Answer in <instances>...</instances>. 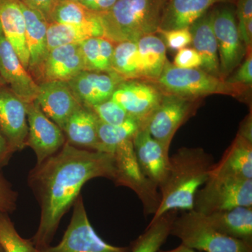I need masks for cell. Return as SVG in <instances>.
<instances>
[{"instance_id":"6da1fadb","label":"cell","mask_w":252,"mask_h":252,"mask_svg":"<svg viewBox=\"0 0 252 252\" xmlns=\"http://www.w3.org/2000/svg\"><path fill=\"white\" fill-rule=\"evenodd\" d=\"M104 177L115 183L117 172L112 156L80 149L66 142L30 172V187L39 201L40 220L31 241L38 250L48 248L60 222L79 196L88 181Z\"/></svg>"},{"instance_id":"7a4b0ae2","label":"cell","mask_w":252,"mask_h":252,"mask_svg":"<svg viewBox=\"0 0 252 252\" xmlns=\"http://www.w3.org/2000/svg\"><path fill=\"white\" fill-rule=\"evenodd\" d=\"M213 157L202 148H181L169 158L165 180L159 187L160 201L152 220L172 210H193L194 198L206 182Z\"/></svg>"},{"instance_id":"3957f363","label":"cell","mask_w":252,"mask_h":252,"mask_svg":"<svg viewBox=\"0 0 252 252\" xmlns=\"http://www.w3.org/2000/svg\"><path fill=\"white\" fill-rule=\"evenodd\" d=\"M166 0H117L105 12L97 13L102 37L114 44L137 41L160 29Z\"/></svg>"},{"instance_id":"277c9868","label":"cell","mask_w":252,"mask_h":252,"mask_svg":"<svg viewBox=\"0 0 252 252\" xmlns=\"http://www.w3.org/2000/svg\"><path fill=\"white\" fill-rule=\"evenodd\" d=\"M164 94H173L192 100L213 94L244 97L249 86L229 84L215 77L201 68L183 69L167 60L160 77L154 82Z\"/></svg>"},{"instance_id":"5b68a950","label":"cell","mask_w":252,"mask_h":252,"mask_svg":"<svg viewBox=\"0 0 252 252\" xmlns=\"http://www.w3.org/2000/svg\"><path fill=\"white\" fill-rule=\"evenodd\" d=\"M170 235L182 244L204 252H252V244L227 236L212 228L198 212L185 211L176 217Z\"/></svg>"},{"instance_id":"8992f818","label":"cell","mask_w":252,"mask_h":252,"mask_svg":"<svg viewBox=\"0 0 252 252\" xmlns=\"http://www.w3.org/2000/svg\"><path fill=\"white\" fill-rule=\"evenodd\" d=\"M132 138L126 139L106 152L114 160L117 179L115 184L133 190L146 215H154L160 205V195L153 183L144 176L136 158Z\"/></svg>"},{"instance_id":"52a82bcc","label":"cell","mask_w":252,"mask_h":252,"mask_svg":"<svg viewBox=\"0 0 252 252\" xmlns=\"http://www.w3.org/2000/svg\"><path fill=\"white\" fill-rule=\"evenodd\" d=\"M194 198V211L200 215L237 207H252V180L208 177Z\"/></svg>"},{"instance_id":"ba28073f","label":"cell","mask_w":252,"mask_h":252,"mask_svg":"<svg viewBox=\"0 0 252 252\" xmlns=\"http://www.w3.org/2000/svg\"><path fill=\"white\" fill-rule=\"evenodd\" d=\"M40 252H130V248L109 245L95 233L86 213L82 197L74 203L70 223L59 245L39 250Z\"/></svg>"},{"instance_id":"9c48e42d","label":"cell","mask_w":252,"mask_h":252,"mask_svg":"<svg viewBox=\"0 0 252 252\" xmlns=\"http://www.w3.org/2000/svg\"><path fill=\"white\" fill-rule=\"evenodd\" d=\"M212 23L216 37L220 75L223 79L243 62L248 49L239 34L236 14L228 6L212 10Z\"/></svg>"},{"instance_id":"30bf717a","label":"cell","mask_w":252,"mask_h":252,"mask_svg":"<svg viewBox=\"0 0 252 252\" xmlns=\"http://www.w3.org/2000/svg\"><path fill=\"white\" fill-rule=\"evenodd\" d=\"M198 101L164 94L160 104L141 127H145L169 151L176 132L193 115Z\"/></svg>"},{"instance_id":"8fae6325","label":"cell","mask_w":252,"mask_h":252,"mask_svg":"<svg viewBox=\"0 0 252 252\" xmlns=\"http://www.w3.org/2000/svg\"><path fill=\"white\" fill-rule=\"evenodd\" d=\"M28 124L27 146L36 154V164L41 163L62 148L65 136L59 126L42 112L36 100L26 103Z\"/></svg>"},{"instance_id":"7c38bea8","label":"cell","mask_w":252,"mask_h":252,"mask_svg":"<svg viewBox=\"0 0 252 252\" xmlns=\"http://www.w3.org/2000/svg\"><path fill=\"white\" fill-rule=\"evenodd\" d=\"M163 95L154 83L132 79L122 81L112 98L124 107L129 117L140 122L142 126L160 104Z\"/></svg>"},{"instance_id":"4fadbf2b","label":"cell","mask_w":252,"mask_h":252,"mask_svg":"<svg viewBox=\"0 0 252 252\" xmlns=\"http://www.w3.org/2000/svg\"><path fill=\"white\" fill-rule=\"evenodd\" d=\"M0 133L13 153L27 147L26 103L6 85L0 86Z\"/></svg>"},{"instance_id":"5bb4252c","label":"cell","mask_w":252,"mask_h":252,"mask_svg":"<svg viewBox=\"0 0 252 252\" xmlns=\"http://www.w3.org/2000/svg\"><path fill=\"white\" fill-rule=\"evenodd\" d=\"M0 76L9 87L25 103L36 100L39 91L31 74L23 66L14 49L6 40L0 26Z\"/></svg>"},{"instance_id":"9a60e30c","label":"cell","mask_w":252,"mask_h":252,"mask_svg":"<svg viewBox=\"0 0 252 252\" xmlns=\"http://www.w3.org/2000/svg\"><path fill=\"white\" fill-rule=\"evenodd\" d=\"M38 85L36 102L42 112L63 130L69 117L82 104L65 81H46Z\"/></svg>"},{"instance_id":"2e32d148","label":"cell","mask_w":252,"mask_h":252,"mask_svg":"<svg viewBox=\"0 0 252 252\" xmlns=\"http://www.w3.org/2000/svg\"><path fill=\"white\" fill-rule=\"evenodd\" d=\"M134 149L142 172L158 189L165 180L169 165V151L140 127L133 139Z\"/></svg>"},{"instance_id":"e0dca14e","label":"cell","mask_w":252,"mask_h":252,"mask_svg":"<svg viewBox=\"0 0 252 252\" xmlns=\"http://www.w3.org/2000/svg\"><path fill=\"white\" fill-rule=\"evenodd\" d=\"M26 22V43L29 54L28 72L39 84L42 81V71L49 54L47 43L48 22L44 16L20 0Z\"/></svg>"},{"instance_id":"ac0fdd59","label":"cell","mask_w":252,"mask_h":252,"mask_svg":"<svg viewBox=\"0 0 252 252\" xmlns=\"http://www.w3.org/2000/svg\"><path fill=\"white\" fill-rule=\"evenodd\" d=\"M209 177L252 180V142L237 134L220 161L212 165Z\"/></svg>"},{"instance_id":"d6986e66","label":"cell","mask_w":252,"mask_h":252,"mask_svg":"<svg viewBox=\"0 0 252 252\" xmlns=\"http://www.w3.org/2000/svg\"><path fill=\"white\" fill-rule=\"evenodd\" d=\"M237 1L238 0H166L159 30L189 28L214 5L236 4Z\"/></svg>"},{"instance_id":"ffe728a7","label":"cell","mask_w":252,"mask_h":252,"mask_svg":"<svg viewBox=\"0 0 252 252\" xmlns=\"http://www.w3.org/2000/svg\"><path fill=\"white\" fill-rule=\"evenodd\" d=\"M85 71L81 44L57 46L50 50L42 71V81H67ZM40 84V83H39Z\"/></svg>"},{"instance_id":"44dd1931","label":"cell","mask_w":252,"mask_h":252,"mask_svg":"<svg viewBox=\"0 0 252 252\" xmlns=\"http://www.w3.org/2000/svg\"><path fill=\"white\" fill-rule=\"evenodd\" d=\"M0 26L6 40L26 69L29 54L26 43V28L20 0H0Z\"/></svg>"},{"instance_id":"7402d4cb","label":"cell","mask_w":252,"mask_h":252,"mask_svg":"<svg viewBox=\"0 0 252 252\" xmlns=\"http://www.w3.org/2000/svg\"><path fill=\"white\" fill-rule=\"evenodd\" d=\"M193 49L201 59L200 68L215 77L222 79L218 49L212 23V11H208L189 27Z\"/></svg>"},{"instance_id":"603a6c76","label":"cell","mask_w":252,"mask_h":252,"mask_svg":"<svg viewBox=\"0 0 252 252\" xmlns=\"http://www.w3.org/2000/svg\"><path fill=\"white\" fill-rule=\"evenodd\" d=\"M98 118L90 107L81 106L63 127L66 142L78 148L98 151Z\"/></svg>"},{"instance_id":"cb8c5ba5","label":"cell","mask_w":252,"mask_h":252,"mask_svg":"<svg viewBox=\"0 0 252 252\" xmlns=\"http://www.w3.org/2000/svg\"><path fill=\"white\" fill-rule=\"evenodd\" d=\"M201 215L220 233L252 244V207H237Z\"/></svg>"},{"instance_id":"d4e9b609","label":"cell","mask_w":252,"mask_h":252,"mask_svg":"<svg viewBox=\"0 0 252 252\" xmlns=\"http://www.w3.org/2000/svg\"><path fill=\"white\" fill-rule=\"evenodd\" d=\"M103 30L100 21L81 25L48 23L47 43L49 51L57 46L81 44L93 37H102Z\"/></svg>"},{"instance_id":"484cf974","label":"cell","mask_w":252,"mask_h":252,"mask_svg":"<svg viewBox=\"0 0 252 252\" xmlns=\"http://www.w3.org/2000/svg\"><path fill=\"white\" fill-rule=\"evenodd\" d=\"M142 80L154 83L158 79L167 61L166 46L155 34H149L137 41Z\"/></svg>"},{"instance_id":"4316f807","label":"cell","mask_w":252,"mask_h":252,"mask_svg":"<svg viewBox=\"0 0 252 252\" xmlns=\"http://www.w3.org/2000/svg\"><path fill=\"white\" fill-rule=\"evenodd\" d=\"M178 210L169 211L150 223L143 233L132 243L130 252H158L170 235Z\"/></svg>"},{"instance_id":"83f0119b","label":"cell","mask_w":252,"mask_h":252,"mask_svg":"<svg viewBox=\"0 0 252 252\" xmlns=\"http://www.w3.org/2000/svg\"><path fill=\"white\" fill-rule=\"evenodd\" d=\"M114 44L104 37H93L81 44L85 71L112 72Z\"/></svg>"},{"instance_id":"f1b7e54d","label":"cell","mask_w":252,"mask_h":252,"mask_svg":"<svg viewBox=\"0 0 252 252\" xmlns=\"http://www.w3.org/2000/svg\"><path fill=\"white\" fill-rule=\"evenodd\" d=\"M112 71L123 80H142L137 41H124L114 45Z\"/></svg>"},{"instance_id":"f546056e","label":"cell","mask_w":252,"mask_h":252,"mask_svg":"<svg viewBox=\"0 0 252 252\" xmlns=\"http://www.w3.org/2000/svg\"><path fill=\"white\" fill-rule=\"evenodd\" d=\"M98 20L97 13L86 7L80 1H60L56 3L51 11L49 22L81 25Z\"/></svg>"},{"instance_id":"4dcf8cb0","label":"cell","mask_w":252,"mask_h":252,"mask_svg":"<svg viewBox=\"0 0 252 252\" xmlns=\"http://www.w3.org/2000/svg\"><path fill=\"white\" fill-rule=\"evenodd\" d=\"M140 127V122L131 117H129L122 124L118 126L108 125L99 120L97 127L99 152L106 153L113 146L126 139L132 138Z\"/></svg>"},{"instance_id":"1f68e13d","label":"cell","mask_w":252,"mask_h":252,"mask_svg":"<svg viewBox=\"0 0 252 252\" xmlns=\"http://www.w3.org/2000/svg\"><path fill=\"white\" fill-rule=\"evenodd\" d=\"M0 246L4 252H40L31 240L18 234L7 214H0Z\"/></svg>"},{"instance_id":"d6a6232c","label":"cell","mask_w":252,"mask_h":252,"mask_svg":"<svg viewBox=\"0 0 252 252\" xmlns=\"http://www.w3.org/2000/svg\"><path fill=\"white\" fill-rule=\"evenodd\" d=\"M90 108L94 111L100 122L108 125H120L130 117L124 107L112 97Z\"/></svg>"},{"instance_id":"836d02e7","label":"cell","mask_w":252,"mask_h":252,"mask_svg":"<svg viewBox=\"0 0 252 252\" xmlns=\"http://www.w3.org/2000/svg\"><path fill=\"white\" fill-rule=\"evenodd\" d=\"M158 33H160L163 36L165 46L173 51L184 49L191 43V34L189 28L168 31L159 30Z\"/></svg>"},{"instance_id":"e575fe53","label":"cell","mask_w":252,"mask_h":252,"mask_svg":"<svg viewBox=\"0 0 252 252\" xmlns=\"http://www.w3.org/2000/svg\"><path fill=\"white\" fill-rule=\"evenodd\" d=\"M238 28L240 38L248 50L252 49V42L246 34V25L249 20L252 19V0H238L236 3Z\"/></svg>"},{"instance_id":"d590c367","label":"cell","mask_w":252,"mask_h":252,"mask_svg":"<svg viewBox=\"0 0 252 252\" xmlns=\"http://www.w3.org/2000/svg\"><path fill=\"white\" fill-rule=\"evenodd\" d=\"M244 61L240 63L236 72L225 79L229 84L252 87V49H249Z\"/></svg>"},{"instance_id":"8d00e7d4","label":"cell","mask_w":252,"mask_h":252,"mask_svg":"<svg viewBox=\"0 0 252 252\" xmlns=\"http://www.w3.org/2000/svg\"><path fill=\"white\" fill-rule=\"evenodd\" d=\"M18 193L3 176L0 175V214L11 213L16 210Z\"/></svg>"},{"instance_id":"74e56055","label":"cell","mask_w":252,"mask_h":252,"mask_svg":"<svg viewBox=\"0 0 252 252\" xmlns=\"http://www.w3.org/2000/svg\"><path fill=\"white\" fill-rule=\"evenodd\" d=\"M172 64L179 68L193 69L200 67L202 61L198 52L193 48L185 47L179 50Z\"/></svg>"},{"instance_id":"f35d334b","label":"cell","mask_w":252,"mask_h":252,"mask_svg":"<svg viewBox=\"0 0 252 252\" xmlns=\"http://www.w3.org/2000/svg\"><path fill=\"white\" fill-rule=\"evenodd\" d=\"M29 7L40 13L49 22L50 15L51 14L58 0H22Z\"/></svg>"},{"instance_id":"ab89813d","label":"cell","mask_w":252,"mask_h":252,"mask_svg":"<svg viewBox=\"0 0 252 252\" xmlns=\"http://www.w3.org/2000/svg\"><path fill=\"white\" fill-rule=\"evenodd\" d=\"M13 154L9 144L0 133V175L1 169L8 163Z\"/></svg>"},{"instance_id":"60d3db41","label":"cell","mask_w":252,"mask_h":252,"mask_svg":"<svg viewBox=\"0 0 252 252\" xmlns=\"http://www.w3.org/2000/svg\"><path fill=\"white\" fill-rule=\"evenodd\" d=\"M238 135L242 136L244 138L246 139L250 142H252V112L249 114L243 122L239 129Z\"/></svg>"},{"instance_id":"b9f144b4","label":"cell","mask_w":252,"mask_h":252,"mask_svg":"<svg viewBox=\"0 0 252 252\" xmlns=\"http://www.w3.org/2000/svg\"><path fill=\"white\" fill-rule=\"evenodd\" d=\"M117 1V0H95L89 9L94 12H105L110 9Z\"/></svg>"},{"instance_id":"7bdbcfd3","label":"cell","mask_w":252,"mask_h":252,"mask_svg":"<svg viewBox=\"0 0 252 252\" xmlns=\"http://www.w3.org/2000/svg\"><path fill=\"white\" fill-rule=\"evenodd\" d=\"M158 252H200L197 251V250H193L189 248V247L186 246L183 244H181L180 246L177 247L173 250H167V251H162V250H158Z\"/></svg>"},{"instance_id":"ee69618b","label":"cell","mask_w":252,"mask_h":252,"mask_svg":"<svg viewBox=\"0 0 252 252\" xmlns=\"http://www.w3.org/2000/svg\"><path fill=\"white\" fill-rule=\"evenodd\" d=\"M94 1L95 0H80V2L89 9L91 5L94 4Z\"/></svg>"},{"instance_id":"f6af8a7d","label":"cell","mask_w":252,"mask_h":252,"mask_svg":"<svg viewBox=\"0 0 252 252\" xmlns=\"http://www.w3.org/2000/svg\"><path fill=\"white\" fill-rule=\"evenodd\" d=\"M5 85L4 81L1 79V76H0V86Z\"/></svg>"},{"instance_id":"bcb514c9","label":"cell","mask_w":252,"mask_h":252,"mask_svg":"<svg viewBox=\"0 0 252 252\" xmlns=\"http://www.w3.org/2000/svg\"><path fill=\"white\" fill-rule=\"evenodd\" d=\"M80 1V0H58V1Z\"/></svg>"},{"instance_id":"7dc6e473","label":"cell","mask_w":252,"mask_h":252,"mask_svg":"<svg viewBox=\"0 0 252 252\" xmlns=\"http://www.w3.org/2000/svg\"><path fill=\"white\" fill-rule=\"evenodd\" d=\"M0 252H4V250H3L1 246H0Z\"/></svg>"}]
</instances>
